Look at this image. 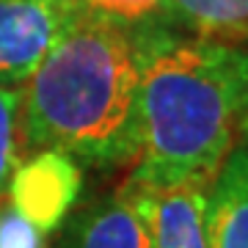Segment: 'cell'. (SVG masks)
Returning <instances> with one entry per match:
<instances>
[{
	"label": "cell",
	"instance_id": "obj_1",
	"mask_svg": "<svg viewBox=\"0 0 248 248\" xmlns=\"http://www.w3.org/2000/svg\"><path fill=\"white\" fill-rule=\"evenodd\" d=\"M240 141V83L232 47L193 33L141 36L130 179L210 190Z\"/></svg>",
	"mask_w": 248,
	"mask_h": 248
},
{
	"label": "cell",
	"instance_id": "obj_2",
	"mask_svg": "<svg viewBox=\"0 0 248 248\" xmlns=\"http://www.w3.org/2000/svg\"><path fill=\"white\" fill-rule=\"evenodd\" d=\"M138 75L141 36L80 14L22 86V149L133 163Z\"/></svg>",
	"mask_w": 248,
	"mask_h": 248
},
{
	"label": "cell",
	"instance_id": "obj_3",
	"mask_svg": "<svg viewBox=\"0 0 248 248\" xmlns=\"http://www.w3.org/2000/svg\"><path fill=\"white\" fill-rule=\"evenodd\" d=\"M78 17L72 0H0V83L22 89Z\"/></svg>",
	"mask_w": 248,
	"mask_h": 248
},
{
	"label": "cell",
	"instance_id": "obj_4",
	"mask_svg": "<svg viewBox=\"0 0 248 248\" xmlns=\"http://www.w3.org/2000/svg\"><path fill=\"white\" fill-rule=\"evenodd\" d=\"M78 190L80 171L61 152H33V157L14 169L9 182L14 213L33 234L58 229Z\"/></svg>",
	"mask_w": 248,
	"mask_h": 248
},
{
	"label": "cell",
	"instance_id": "obj_5",
	"mask_svg": "<svg viewBox=\"0 0 248 248\" xmlns=\"http://www.w3.org/2000/svg\"><path fill=\"white\" fill-rule=\"evenodd\" d=\"M55 248H152L141 187L127 179L113 196L80 207Z\"/></svg>",
	"mask_w": 248,
	"mask_h": 248
},
{
	"label": "cell",
	"instance_id": "obj_6",
	"mask_svg": "<svg viewBox=\"0 0 248 248\" xmlns=\"http://www.w3.org/2000/svg\"><path fill=\"white\" fill-rule=\"evenodd\" d=\"M138 187L143 193L152 248H207V190L196 185Z\"/></svg>",
	"mask_w": 248,
	"mask_h": 248
},
{
	"label": "cell",
	"instance_id": "obj_7",
	"mask_svg": "<svg viewBox=\"0 0 248 248\" xmlns=\"http://www.w3.org/2000/svg\"><path fill=\"white\" fill-rule=\"evenodd\" d=\"M207 248H248V141L223 160L207 190Z\"/></svg>",
	"mask_w": 248,
	"mask_h": 248
},
{
	"label": "cell",
	"instance_id": "obj_8",
	"mask_svg": "<svg viewBox=\"0 0 248 248\" xmlns=\"http://www.w3.org/2000/svg\"><path fill=\"white\" fill-rule=\"evenodd\" d=\"M163 14L202 39L248 42V0H166Z\"/></svg>",
	"mask_w": 248,
	"mask_h": 248
},
{
	"label": "cell",
	"instance_id": "obj_9",
	"mask_svg": "<svg viewBox=\"0 0 248 248\" xmlns=\"http://www.w3.org/2000/svg\"><path fill=\"white\" fill-rule=\"evenodd\" d=\"M22 152V89L0 83V199L9 190L11 174Z\"/></svg>",
	"mask_w": 248,
	"mask_h": 248
},
{
	"label": "cell",
	"instance_id": "obj_10",
	"mask_svg": "<svg viewBox=\"0 0 248 248\" xmlns=\"http://www.w3.org/2000/svg\"><path fill=\"white\" fill-rule=\"evenodd\" d=\"M80 14L116 22L124 28H143L163 17L166 0H72Z\"/></svg>",
	"mask_w": 248,
	"mask_h": 248
},
{
	"label": "cell",
	"instance_id": "obj_11",
	"mask_svg": "<svg viewBox=\"0 0 248 248\" xmlns=\"http://www.w3.org/2000/svg\"><path fill=\"white\" fill-rule=\"evenodd\" d=\"M234 55V69L240 83V119H243V138L248 141V42L229 45Z\"/></svg>",
	"mask_w": 248,
	"mask_h": 248
},
{
	"label": "cell",
	"instance_id": "obj_12",
	"mask_svg": "<svg viewBox=\"0 0 248 248\" xmlns=\"http://www.w3.org/2000/svg\"><path fill=\"white\" fill-rule=\"evenodd\" d=\"M0 248H3V246H0Z\"/></svg>",
	"mask_w": 248,
	"mask_h": 248
}]
</instances>
